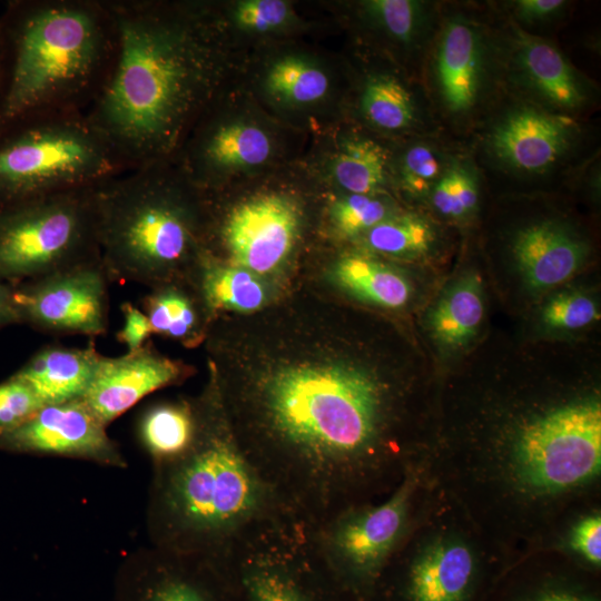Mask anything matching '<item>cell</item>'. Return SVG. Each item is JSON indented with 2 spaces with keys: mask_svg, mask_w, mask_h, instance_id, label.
I'll return each instance as SVG.
<instances>
[{
  "mask_svg": "<svg viewBox=\"0 0 601 601\" xmlns=\"http://www.w3.org/2000/svg\"><path fill=\"white\" fill-rule=\"evenodd\" d=\"M214 375L243 454L306 528L368 503L397 464L400 396L365 366L305 361Z\"/></svg>",
  "mask_w": 601,
  "mask_h": 601,
  "instance_id": "obj_1",
  "label": "cell"
},
{
  "mask_svg": "<svg viewBox=\"0 0 601 601\" xmlns=\"http://www.w3.org/2000/svg\"><path fill=\"white\" fill-rule=\"evenodd\" d=\"M116 50L86 112L127 169L175 158L211 102L223 62L204 12L151 0H108Z\"/></svg>",
  "mask_w": 601,
  "mask_h": 601,
  "instance_id": "obj_2",
  "label": "cell"
},
{
  "mask_svg": "<svg viewBox=\"0 0 601 601\" xmlns=\"http://www.w3.org/2000/svg\"><path fill=\"white\" fill-rule=\"evenodd\" d=\"M194 402L190 446L154 464L148 522L156 548L217 562L253 529L294 518L239 449L214 374Z\"/></svg>",
  "mask_w": 601,
  "mask_h": 601,
  "instance_id": "obj_3",
  "label": "cell"
},
{
  "mask_svg": "<svg viewBox=\"0 0 601 601\" xmlns=\"http://www.w3.org/2000/svg\"><path fill=\"white\" fill-rule=\"evenodd\" d=\"M116 50L108 0H14L0 13V132L83 114L99 96Z\"/></svg>",
  "mask_w": 601,
  "mask_h": 601,
  "instance_id": "obj_4",
  "label": "cell"
},
{
  "mask_svg": "<svg viewBox=\"0 0 601 601\" xmlns=\"http://www.w3.org/2000/svg\"><path fill=\"white\" fill-rule=\"evenodd\" d=\"M174 159V158H173ZM173 159L122 171L93 187L101 263L110 283L152 287L185 277L196 254L194 199Z\"/></svg>",
  "mask_w": 601,
  "mask_h": 601,
  "instance_id": "obj_5",
  "label": "cell"
},
{
  "mask_svg": "<svg viewBox=\"0 0 601 601\" xmlns=\"http://www.w3.org/2000/svg\"><path fill=\"white\" fill-rule=\"evenodd\" d=\"M490 181L538 191L571 187L600 155L588 120L550 112L502 89L464 146Z\"/></svg>",
  "mask_w": 601,
  "mask_h": 601,
  "instance_id": "obj_6",
  "label": "cell"
},
{
  "mask_svg": "<svg viewBox=\"0 0 601 601\" xmlns=\"http://www.w3.org/2000/svg\"><path fill=\"white\" fill-rule=\"evenodd\" d=\"M420 81L442 134L465 146L502 91L495 17L489 2L441 1Z\"/></svg>",
  "mask_w": 601,
  "mask_h": 601,
  "instance_id": "obj_7",
  "label": "cell"
},
{
  "mask_svg": "<svg viewBox=\"0 0 601 601\" xmlns=\"http://www.w3.org/2000/svg\"><path fill=\"white\" fill-rule=\"evenodd\" d=\"M126 170L83 114L35 119L0 132V207L91 188Z\"/></svg>",
  "mask_w": 601,
  "mask_h": 601,
  "instance_id": "obj_8",
  "label": "cell"
},
{
  "mask_svg": "<svg viewBox=\"0 0 601 601\" xmlns=\"http://www.w3.org/2000/svg\"><path fill=\"white\" fill-rule=\"evenodd\" d=\"M98 259L93 187L0 207V282L18 285Z\"/></svg>",
  "mask_w": 601,
  "mask_h": 601,
  "instance_id": "obj_9",
  "label": "cell"
},
{
  "mask_svg": "<svg viewBox=\"0 0 601 601\" xmlns=\"http://www.w3.org/2000/svg\"><path fill=\"white\" fill-rule=\"evenodd\" d=\"M218 563L235 601H359L325 565L305 525L293 519L253 529Z\"/></svg>",
  "mask_w": 601,
  "mask_h": 601,
  "instance_id": "obj_10",
  "label": "cell"
},
{
  "mask_svg": "<svg viewBox=\"0 0 601 601\" xmlns=\"http://www.w3.org/2000/svg\"><path fill=\"white\" fill-rule=\"evenodd\" d=\"M414 477L406 474L378 504L347 508L306 533L332 574L359 601H367L400 545L410 520Z\"/></svg>",
  "mask_w": 601,
  "mask_h": 601,
  "instance_id": "obj_11",
  "label": "cell"
},
{
  "mask_svg": "<svg viewBox=\"0 0 601 601\" xmlns=\"http://www.w3.org/2000/svg\"><path fill=\"white\" fill-rule=\"evenodd\" d=\"M519 481L540 493L559 492L595 476L601 465V406L566 404L526 423L513 446Z\"/></svg>",
  "mask_w": 601,
  "mask_h": 601,
  "instance_id": "obj_12",
  "label": "cell"
},
{
  "mask_svg": "<svg viewBox=\"0 0 601 601\" xmlns=\"http://www.w3.org/2000/svg\"><path fill=\"white\" fill-rule=\"evenodd\" d=\"M492 10L502 89L550 112L589 120L600 104L598 83L577 68L551 39L529 33Z\"/></svg>",
  "mask_w": 601,
  "mask_h": 601,
  "instance_id": "obj_13",
  "label": "cell"
},
{
  "mask_svg": "<svg viewBox=\"0 0 601 601\" xmlns=\"http://www.w3.org/2000/svg\"><path fill=\"white\" fill-rule=\"evenodd\" d=\"M109 283L98 259L14 285L21 324L58 336L104 335Z\"/></svg>",
  "mask_w": 601,
  "mask_h": 601,
  "instance_id": "obj_14",
  "label": "cell"
},
{
  "mask_svg": "<svg viewBox=\"0 0 601 601\" xmlns=\"http://www.w3.org/2000/svg\"><path fill=\"white\" fill-rule=\"evenodd\" d=\"M116 601H235L218 562L159 548L128 559L115 584Z\"/></svg>",
  "mask_w": 601,
  "mask_h": 601,
  "instance_id": "obj_15",
  "label": "cell"
},
{
  "mask_svg": "<svg viewBox=\"0 0 601 601\" xmlns=\"http://www.w3.org/2000/svg\"><path fill=\"white\" fill-rule=\"evenodd\" d=\"M106 428L81 398L45 405L21 425L0 433V451L125 466L126 461Z\"/></svg>",
  "mask_w": 601,
  "mask_h": 601,
  "instance_id": "obj_16",
  "label": "cell"
},
{
  "mask_svg": "<svg viewBox=\"0 0 601 601\" xmlns=\"http://www.w3.org/2000/svg\"><path fill=\"white\" fill-rule=\"evenodd\" d=\"M526 285L543 290L562 284L585 263L591 245L571 218L553 211L533 214L501 233Z\"/></svg>",
  "mask_w": 601,
  "mask_h": 601,
  "instance_id": "obj_17",
  "label": "cell"
},
{
  "mask_svg": "<svg viewBox=\"0 0 601 601\" xmlns=\"http://www.w3.org/2000/svg\"><path fill=\"white\" fill-rule=\"evenodd\" d=\"M299 229L294 203L278 194L263 195L235 207L220 236L233 260L257 274L275 272L289 256Z\"/></svg>",
  "mask_w": 601,
  "mask_h": 601,
  "instance_id": "obj_18",
  "label": "cell"
},
{
  "mask_svg": "<svg viewBox=\"0 0 601 601\" xmlns=\"http://www.w3.org/2000/svg\"><path fill=\"white\" fill-rule=\"evenodd\" d=\"M190 374L189 366L164 356L147 342L118 357L100 355L81 400L107 426L150 393L180 383Z\"/></svg>",
  "mask_w": 601,
  "mask_h": 601,
  "instance_id": "obj_19",
  "label": "cell"
},
{
  "mask_svg": "<svg viewBox=\"0 0 601 601\" xmlns=\"http://www.w3.org/2000/svg\"><path fill=\"white\" fill-rule=\"evenodd\" d=\"M358 110L370 127L383 134L407 139L443 135L416 78L408 80L388 70L368 72L359 89Z\"/></svg>",
  "mask_w": 601,
  "mask_h": 601,
  "instance_id": "obj_20",
  "label": "cell"
},
{
  "mask_svg": "<svg viewBox=\"0 0 601 601\" xmlns=\"http://www.w3.org/2000/svg\"><path fill=\"white\" fill-rule=\"evenodd\" d=\"M441 1L367 0L359 3L366 24L412 63L416 77L435 31Z\"/></svg>",
  "mask_w": 601,
  "mask_h": 601,
  "instance_id": "obj_21",
  "label": "cell"
},
{
  "mask_svg": "<svg viewBox=\"0 0 601 601\" xmlns=\"http://www.w3.org/2000/svg\"><path fill=\"white\" fill-rule=\"evenodd\" d=\"M100 355L93 345H47L13 375L30 385L45 405L65 403L85 395Z\"/></svg>",
  "mask_w": 601,
  "mask_h": 601,
  "instance_id": "obj_22",
  "label": "cell"
},
{
  "mask_svg": "<svg viewBox=\"0 0 601 601\" xmlns=\"http://www.w3.org/2000/svg\"><path fill=\"white\" fill-rule=\"evenodd\" d=\"M474 558L463 543L442 541L421 552L405 575V601H465Z\"/></svg>",
  "mask_w": 601,
  "mask_h": 601,
  "instance_id": "obj_23",
  "label": "cell"
},
{
  "mask_svg": "<svg viewBox=\"0 0 601 601\" xmlns=\"http://www.w3.org/2000/svg\"><path fill=\"white\" fill-rule=\"evenodd\" d=\"M272 142L258 126L226 121L207 126L190 150L193 165L184 170H196L209 177L225 170L255 167L270 156Z\"/></svg>",
  "mask_w": 601,
  "mask_h": 601,
  "instance_id": "obj_24",
  "label": "cell"
},
{
  "mask_svg": "<svg viewBox=\"0 0 601 601\" xmlns=\"http://www.w3.org/2000/svg\"><path fill=\"white\" fill-rule=\"evenodd\" d=\"M484 316L483 286L477 273H466L440 296L427 316L434 343L445 352L466 346L476 335Z\"/></svg>",
  "mask_w": 601,
  "mask_h": 601,
  "instance_id": "obj_25",
  "label": "cell"
},
{
  "mask_svg": "<svg viewBox=\"0 0 601 601\" xmlns=\"http://www.w3.org/2000/svg\"><path fill=\"white\" fill-rule=\"evenodd\" d=\"M179 278V277H178ZM176 279L155 285L142 300L152 334L178 339L187 345L199 342L205 327L201 308H208L203 294L196 298ZM210 311V309H209Z\"/></svg>",
  "mask_w": 601,
  "mask_h": 601,
  "instance_id": "obj_26",
  "label": "cell"
},
{
  "mask_svg": "<svg viewBox=\"0 0 601 601\" xmlns=\"http://www.w3.org/2000/svg\"><path fill=\"white\" fill-rule=\"evenodd\" d=\"M463 147L441 134L407 139L392 161V175L410 197L426 200L452 158Z\"/></svg>",
  "mask_w": 601,
  "mask_h": 601,
  "instance_id": "obj_27",
  "label": "cell"
},
{
  "mask_svg": "<svg viewBox=\"0 0 601 601\" xmlns=\"http://www.w3.org/2000/svg\"><path fill=\"white\" fill-rule=\"evenodd\" d=\"M333 275L344 290L381 307L400 308L408 302L412 294L411 284L405 276L364 255L342 257Z\"/></svg>",
  "mask_w": 601,
  "mask_h": 601,
  "instance_id": "obj_28",
  "label": "cell"
},
{
  "mask_svg": "<svg viewBox=\"0 0 601 601\" xmlns=\"http://www.w3.org/2000/svg\"><path fill=\"white\" fill-rule=\"evenodd\" d=\"M195 402L157 403L139 420V439L152 463L178 457L190 446L196 433Z\"/></svg>",
  "mask_w": 601,
  "mask_h": 601,
  "instance_id": "obj_29",
  "label": "cell"
},
{
  "mask_svg": "<svg viewBox=\"0 0 601 601\" xmlns=\"http://www.w3.org/2000/svg\"><path fill=\"white\" fill-rule=\"evenodd\" d=\"M392 155L378 141L352 136L339 146L332 162V175L348 194L376 195L392 175Z\"/></svg>",
  "mask_w": 601,
  "mask_h": 601,
  "instance_id": "obj_30",
  "label": "cell"
},
{
  "mask_svg": "<svg viewBox=\"0 0 601 601\" xmlns=\"http://www.w3.org/2000/svg\"><path fill=\"white\" fill-rule=\"evenodd\" d=\"M485 185L480 168L463 147L432 188L426 203L444 219L465 223L479 211Z\"/></svg>",
  "mask_w": 601,
  "mask_h": 601,
  "instance_id": "obj_31",
  "label": "cell"
},
{
  "mask_svg": "<svg viewBox=\"0 0 601 601\" xmlns=\"http://www.w3.org/2000/svg\"><path fill=\"white\" fill-rule=\"evenodd\" d=\"M196 282L211 313L218 309L252 312L266 299L265 288L253 273L219 265L203 256L197 263Z\"/></svg>",
  "mask_w": 601,
  "mask_h": 601,
  "instance_id": "obj_32",
  "label": "cell"
},
{
  "mask_svg": "<svg viewBox=\"0 0 601 601\" xmlns=\"http://www.w3.org/2000/svg\"><path fill=\"white\" fill-rule=\"evenodd\" d=\"M367 248L397 257H422L440 245L441 233L435 223L418 213L393 214L364 235Z\"/></svg>",
  "mask_w": 601,
  "mask_h": 601,
  "instance_id": "obj_33",
  "label": "cell"
},
{
  "mask_svg": "<svg viewBox=\"0 0 601 601\" xmlns=\"http://www.w3.org/2000/svg\"><path fill=\"white\" fill-rule=\"evenodd\" d=\"M265 85L276 99L292 105H308L327 92V75L313 62L299 57H285L269 68Z\"/></svg>",
  "mask_w": 601,
  "mask_h": 601,
  "instance_id": "obj_34",
  "label": "cell"
},
{
  "mask_svg": "<svg viewBox=\"0 0 601 601\" xmlns=\"http://www.w3.org/2000/svg\"><path fill=\"white\" fill-rule=\"evenodd\" d=\"M491 7L522 30L539 36V31L563 22L573 1L569 0H504L491 1Z\"/></svg>",
  "mask_w": 601,
  "mask_h": 601,
  "instance_id": "obj_35",
  "label": "cell"
},
{
  "mask_svg": "<svg viewBox=\"0 0 601 601\" xmlns=\"http://www.w3.org/2000/svg\"><path fill=\"white\" fill-rule=\"evenodd\" d=\"M393 214L388 204L376 195L347 194L332 208L334 224L345 237L362 236Z\"/></svg>",
  "mask_w": 601,
  "mask_h": 601,
  "instance_id": "obj_36",
  "label": "cell"
},
{
  "mask_svg": "<svg viewBox=\"0 0 601 601\" xmlns=\"http://www.w3.org/2000/svg\"><path fill=\"white\" fill-rule=\"evenodd\" d=\"M542 324L552 331H577L600 318L595 300L589 295L573 290L556 294L541 311Z\"/></svg>",
  "mask_w": 601,
  "mask_h": 601,
  "instance_id": "obj_37",
  "label": "cell"
},
{
  "mask_svg": "<svg viewBox=\"0 0 601 601\" xmlns=\"http://www.w3.org/2000/svg\"><path fill=\"white\" fill-rule=\"evenodd\" d=\"M43 406L30 385L11 375L0 383V433L21 425Z\"/></svg>",
  "mask_w": 601,
  "mask_h": 601,
  "instance_id": "obj_38",
  "label": "cell"
},
{
  "mask_svg": "<svg viewBox=\"0 0 601 601\" xmlns=\"http://www.w3.org/2000/svg\"><path fill=\"white\" fill-rule=\"evenodd\" d=\"M289 8L280 0H246L235 6L231 18L242 29L266 32L282 27L289 18Z\"/></svg>",
  "mask_w": 601,
  "mask_h": 601,
  "instance_id": "obj_39",
  "label": "cell"
},
{
  "mask_svg": "<svg viewBox=\"0 0 601 601\" xmlns=\"http://www.w3.org/2000/svg\"><path fill=\"white\" fill-rule=\"evenodd\" d=\"M124 326L117 332L118 342L125 344L128 352L136 351L148 342L152 329L147 315L130 302L121 305Z\"/></svg>",
  "mask_w": 601,
  "mask_h": 601,
  "instance_id": "obj_40",
  "label": "cell"
},
{
  "mask_svg": "<svg viewBox=\"0 0 601 601\" xmlns=\"http://www.w3.org/2000/svg\"><path fill=\"white\" fill-rule=\"evenodd\" d=\"M571 544L575 551L593 564L601 562V518L592 515L574 528Z\"/></svg>",
  "mask_w": 601,
  "mask_h": 601,
  "instance_id": "obj_41",
  "label": "cell"
},
{
  "mask_svg": "<svg viewBox=\"0 0 601 601\" xmlns=\"http://www.w3.org/2000/svg\"><path fill=\"white\" fill-rule=\"evenodd\" d=\"M21 324L14 285L0 282V329Z\"/></svg>",
  "mask_w": 601,
  "mask_h": 601,
  "instance_id": "obj_42",
  "label": "cell"
},
{
  "mask_svg": "<svg viewBox=\"0 0 601 601\" xmlns=\"http://www.w3.org/2000/svg\"><path fill=\"white\" fill-rule=\"evenodd\" d=\"M534 601H589V600L579 598L574 594L566 593V592L552 591V592H548L540 595Z\"/></svg>",
  "mask_w": 601,
  "mask_h": 601,
  "instance_id": "obj_43",
  "label": "cell"
}]
</instances>
